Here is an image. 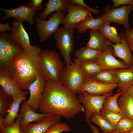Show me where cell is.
<instances>
[{
    "label": "cell",
    "mask_w": 133,
    "mask_h": 133,
    "mask_svg": "<svg viewBox=\"0 0 133 133\" xmlns=\"http://www.w3.org/2000/svg\"><path fill=\"white\" fill-rule=\"evenodd\" d=\"M71 3L69 0H49L42 12L37 14L41 19L45 20L47 16L54 12H61L67 10Z\"/></svg>",
    "instance_id": "21"
},
{
    "label": "cell",
    "mask_w": 133,
    "mask_h": 133,
    "mask_svg": "<svg viewBox=\"0 0 133 133\" xmlns=\"http://www.w3.org/2000/svg\"><path fill=\"white\" fill-rule=\"evenodd\" d=\"M113 50L112 46H108L95 61L102 69H116L132 67L129 66L123 62L116 59L112 54Z\"/></svg>",
    "instance_id": "16"
},
{
    "label": "cell",
    "mask_w": 133,
    "mask_h": 133,
    "mask_svg": "<svg viewBox=\"0 0 133 133\" xmlns=\"http://www.w3.org/2000/svg\"><path fill=\"white\" fill-rule=\"evenodd\" d=\"M126 133H133V128L129 131Z\"/></svg>",
    "instance_id": "44"
},
{
    "label": "cell",
    "mask_w": 133,
    "mask_h": 133,
    "mask_svg": "<svg viewBox=\"0 0 133 133\" xmlns=\"http://www.w3.org/2000/svg\"><path fill=\"white\" fill-rule=\"evenodd\" d=\"M118 84H109L95 80L91 77H86L80 90L93 96L103 95L113 92Z\"/></svg>",
    "instance_id": "13"
},
{
    "label": "cell",
    "mask_w": 133,
    "mask_h": 133,
    "mask_svg": "<svg viewBox=\"0 0 133 133\" xmlns=\"http://www.w3.org/2000/svg\"><path fill=\"white\" fill-rule=\"evenodd\" d=\"M104 22L103 20L101 17L95 18L90 13L75 28L77 30V33H83L88 29L100 30Z\"/></svg>",
    "instance_id": "23"
},
{
    "label": "cell",
    "mask_w": 133,
    "mask_h": 133,
    "mask_svg": "<svg viewBox=\"0 0 133 133\" xmlns=\"http://www.w3.org/2000/svg\"><path fill=\"white\" fill-rule=\"evenodd\" d=\"M116 71L119 81L118 90L121 92L127 91L133 84V67L116 69Z\"/></svg>",
    "instance_id": "22"
},
{
    "label": "cell",
    "mask_w": 133,
    "mask_h": 133,
    "mask_svg": "<svg viewBox=\"0 0 133 133\" xmlns=\"http://www.w3.org/2000/svg\"><path fill=\"white\" fill-rule=\"evenodd\" d=\"M70 130V128L67 124L64 122H60L51 126L45 133L68 132Z\"/></svg>",
    "instance_id": "36"
},
{
    "label": "cell",
    "mask_w": 133,
    "mask_h": 133,
    "mask_svg": "<svg viewBox=\"0 0 133 133\" xmlns=\"http://www.w3.org/2000/svg\"><path fill=\"white\" fill-rule=\"evenodd\" d=\"M20 111L23 112V115L20 121V126L26 125L32 122L36 123L40 122L50 114L36 113L31 108L25 100L21 102L20 110Z\"/></svg>",
    "instance_id": "20"
},
{
    "label": "cell",
    "mask_w": 133,
    "mask_h": 133,
    "mask_svg": "<svg viewBox=\"0 0 133 133\" xmlns=\"http://www.w3.org/2000/svg\"><path fill=\"white\" fill-rule=\"evenodd\" d=\"M109 133H119L118 132L116 131L115 130V131L113 132H110Z\"/></svg>",
    "instance_id": "45"
},
{
    "label": "cell",
    "mask_w": 133,
    "mask_h": 133,
    "mask_svg": "<svg viewBox=\"0 0 133 133\" xmlns=\"http://www.w3.org/2000/svg\"><path fill=\"white\" fill-rule=\"evenodd\" d=\"M41 49L34 45L17 54L11 63L14 79L23 90L28 89L40 73V57Z\"/></svg>",
    "instance_id": "2"
},
{
    "label": "cell",
    "mask_w": 133,
    "mask_h": 133,
    "mask_svg": "<svg viewBox=\"0 0 133 133\" xmlns=\"http://www.w3.org/2000/svg\"><path fill=\"white\" fill-rule=\"evenodd\" d=\"M115 130L119 133H126L133 128V119L124 116L115 127Z\"/></svg>",
    "instance_id": "33"
},
{
    "label": "cell",
    "mask_w": 133,
    "mask_h": 133,
    "mask_svg": "<svg viewBox=\"0 0 133 133\" xmlns=\"http://www.w3.org/2000/svg\"><path fill=\"white\" fill-rule=\"evenodd\" d=\"M65 14V11L55 12L51 15L47 20L41 19L35 16L36 27L41 43L44 42L56 32L59 25L63 24Z\"/></svg>",
    "instance_id": "6"
},
{
    "label": "cell",
    "mask_w": 133,
    "mask_h": 133,
    "mask_svg": "<svg viewBox=\"0 0 133 133\" xmlns=\"http://www.w3.org/2000/svg\"><path fill=\"white\" fill-rule=\"evenodd\" d=\"M90 120L97 125L104 133H109L115 130V128L100 115L94 113Z\"/></svg>",
    "instance_id": "31"
},
{
    "label": "cell",
    "mask_w": 133,
    "mask_h": 133,
    "mask_svg": "<svg viewBox=\"0 0 133 133\" xmlns=\"http://www.w3.org/2000/svg\"><path fill=\"white\" fill-rule=\"evenodd\" d=\"M87 122L90 127L91 131L93 133H100L97 127L94 126L90 121Z\"/></svg>",
    "instance_id": "42"
},
{
    "label": "cell",
    "mask_w": 133,
    "mask_h": 133,
    "mask_svg": "<svg viewBox=\"0 0 133 133\" xmlns=\"http://www.w3.org/2000/svg\"><path fill=\"white\" fill-rule=\"evenodd\" d=\"M17 118L14 124L9 127H0V133H21L20 128V123L23 114L22 111Z\"/></svg>",
    "instance_id": "35"
},
{
    "label": "cell",
    "mask_w": 133,
    "mask_h": 133,
    "mask_svg": "<svg viewBox=\"0 0 133 133\" xmlns=\"http://www.w3.org/2000/svg\"><path fill=\"white\" fill-rule=\"evenodd\" d=\"M102 52L85 46L80 48L74 55L81 62L95 61Z\"/></svg>",
    "instance_id": "26"
},
{
    "label": "cell",
    "mask_w": 133,
    "mask_h": 133,
    "mask_svg": "<svg viewBox=\"0 0 133 133\" xmlns=\"http://www.w3.org/2000/svg\"><path fill=\"white\" fill-rule=\"evenodd\" d=\"M67 11L63 24L64 27L71 29L75 28L91 13L89 10L81 5L71 4Z\"/></svg>",
    "instance_id": "10"
},
{
    "label": "cell",
    "mask_w": 133,
    "mask_h": 133,
    "mask_svg": "<svg viewBox=\"0 0 133 133\" xmlns=\"http://www.w3.org/2000/svg\"><path fill=\"white\" fill-rule=\"evenodd\" d=\"M11 33L10 34L12 40L26 50L32 46L29 35L24 28L22 22L14 19L12 22Z\"/></svg>",
    "instance_id": "18"
},
{
    "label": "cell",
    "mask_w": 133,
    "mask_h": 133,
    "mask_svg": "<svg viewBox=\"0 0 133 133\" xmlns=\"http://www.w3.org/2000/svg\"><path fill=\"white\" fill-rule=\"evenodd\" d=\"M90 37L86 46L103 51L106 38L97 30H90L89 32Z\"/></svg>",
    "instance_id": "25"
},
{
    "label": "cell",
    "mask_w": 133,
    "mask_h": 133,
    "mask_svg": "<svg viewBox=\"0 0 133 133\" xmlns=\"http://www.w3.org/2000/svg\"><path fill=\"white\" fill-rule=\"evenodd\" d=\"M43 0H30L27 4L34 10L36 11L41 10L44 9L45 5L42 4Z\"/></svg>",
    "instance_id": "37"
},
{
    "label": "cell",
    "mask_w": 133,
    "mask_h": 133,
    "mask_svg": "<svg viewBox=\"0 0 133 133\" xmlns=\"http://www.w3.org/2000/svg\"><path fill=\"white\" fill-rule=\"evenodd\" d=\"M124 33L130 50L133 53V28L127 30Z\"/></svg>",
    "instance_id": "38"
},
{
    "label": "cell",
    "mask_w": 133,
    "mask_h": 133,
    "mask_svg": "<svg viewBox=\"0 0 133 133\" xmlns=\"http://www.w3.org/2000/svg\"><path fill=\"white\" fill-rule=\"evenodd\" d=\"M100 115L115 127L118 122L124 116L119 112L102 110L101 111Z\"/></svg>",
    "instance_id": "34"
},
{
    "label": "cell",
    "mask_w": 133,
    "mask_h": 133,
    "mask_svg": "<svg viewBox=\"0 0 133 133\" xmlns=\"http://www.w3.org/2000/svg\"><path fill=\"white\" fill-rule=\"evenodd\" d=\"M79 94L78 98L84 106L86 120L87 122L90 121L93 114L100 115L105 99L108 96L113 95V92L98 96L91 95L85 91L81 92Z\"/></svg>",
    "instance_id": "8"
},
{
    "label": "cell",
    "mask_w": 133,
    "mask_h": 133,
    "mask_svg": "<svg viewBox=\"0 0 133 133\" xmlns=\"http://www.w3.org/2000/svg\"><path fill=\"white\" fill-rule=\"evenodd\" d=\"M40 73L46 81L61 83L63 64L59 54L53 50H41Z\"/></svg>",
    "instance_id": "3"
},
{
    "label": "cell",
    "mask_w": 133,
    "mask_h": 133,
    "mask_svg": "<svg viewBox=\"0 0 133 133\" xmlns=\"http://www.w3.org/2000/svg\"><path fill=\"white\" fill-rule=\"evenodd\" d=\"M120 36L122 42L115 45L112 44L108 39H106L105 44L104 50L109 45L113 48L112 54L114 57H117L122 59L128 66H133V55L131 52L124 33L122 32Z\"/></svg>",
    "instance_id": "14"
},
{
    "label": "cell",
    "mask_w": 133,
    "mask_h": 133,
    "mask_svg": "<svg viewBox=\"0 0 133 133\" xmlns=\"http://www.w3.org/2000/svg\"><path fill=\"white\" fill-rule=\"evenodd\" d=\"M0 10L5 14L1 19V22L8 18L14 17L19 21H26L30 24L34 23V17L36 11L27 4H21L16 8L10 9L0 7Z\"/></svg>",
    "instance_id": "11"
},
{
    "label": "cell",
    "mask_w": 133,
    "mask_h": 133,
    "mask_svg": "<svg viewBox=\"0 0 133 133\" xmlns=\"http://www.w3.org/2000/svg\"><path fill=\"white\" fill-rule=\"evenodd\" d=\"M13 100L12 97L0 87V118H3L8 114Z\"/></svg>",
    "instance_id": "29"
},
{
    "label": "cell",
    "mask_w": 133,
    "mask_h": 133,
    "mask_svg": "<svg viewBox=\"0 0 133 133\" xmlns=\"http://www.w3.org/2000/svg\"><path fill=\"white\" fill-rule=\"evenodd\" d=\"M61 117L50 114L40 122L20 126V130L21 133H45L52 126L60 122Z\"/></svg>",
    "instance_id": "15"
},
{
    "label": "cell",
    "mask_w": 133,
    "mask_h": 133,
    "mask_svg": "<svg viewBox=\"0 0 133 133\" xmlns=\"http://www.w3.org/2000/svg\"><path fill=\"white\" fill-rule=\"evenodd\" d=\"M24 50L14 41L10 34L0 32V69L13 70L11 63L18 53Z\"/></svg>",
    "instance_id": "5"
},
{
    "label": "cell",
    "mask_w": 133,
    "mask_h": 133,
    "mask_svg": "<svg viewBox=\"0 0 133 133\" xmlns=\"http://www.w3.org/2000/svg\"><path fill=\"white\" fill-rule=\"evenodd\" d=\"M91 77L96 80L105 83L118 84L119 83L116 69L103 70Z\"/></svg>",
    "instance_id": "27"
},
{
    "label": "cell",
    "mask_w": 133,
    "mask_h": 133,
    "mask_svg": "<svg viewBox=\"0 0 133 133\" xmlns=\"http://www.w3.org/2000/svg\"><path fill=\"white\" fill-rule=\"evenodd\" d=\"M46 82V81L40 73L37 75L35 80L29 88L28 90L30 93V96L26 101V102L35 112L38 109Z\"/></svg>",
    "instance_id": "12"
},
{
    "label": "cell",
    "mask_w": 133,
    "mask_h": 133,
    "mask_svg": "<svg viewBox=\"0 0 133 133\" xmlns=\"http://www.w3.org/2000/svg\"><path fill=\"white\" fill-rule=\"evenodd\" d=\"M0 86L13 98L23 90L15 80L13 71L0 69Z\"/></svg>",
    "instance_id": "17"
},
{
    "label": "cell",
    "mask_w": 133,
    "mask_h": 133,
    "mask_svg": "<svg viewBox=\"0 0 133 133\" xmlns=\"http://www.w3.org/2000/svg\"><path fill=\"white\" fill-rule=\"evenodd\" d=\"M131 22L132 23V25H133V20H132L131 21Z\"/></svg>",
    "instance_id": "46"
},
{
    "label": "cell",
    "mask_w": 133,
    "mask_h": 133,
    "mask_svg": "<svg viewBox=\"0 0 133 133\" xmlns=\"http://www.w3.org/2000/svg\"><path fill=\"white\" fill-rule=\"evenodd\" d=\"M127 91L129 95L133 98V84L127 89Z\"/></svg>",
    "instance_id": "43"
},
{
    "label": "cell",
    "mask_w": 133,
    "mask_h": 133,
    "mask_svg": "<svg viewBox=\"0 0 133 133\" xmlns=\"http://www.w3.org/2000/svg\"><path fill=\"white\" fill-rule=\"evenodd\" d=\"M112 1L114 8L120 5H127L133 6V0H113Z\"/></svg>",
    "instance_id": "40"
},
{
    "label": "cell",
    "mask_w": 133,
    "mask_h": 133,
    "mask_svg": "<svg viewBox=\"0 0 133 133\" xmlns=\"http://www.w3.org/2000/svg\"><path fill=\"white\" fill-rule=\"evenodd\" d=\"M71 4H78L89 10L91 12L95 14H99V11L97 7L95 8H91L87 5L83 0H69Z\"/></svg>",
    "instance_id": "39"
},
{
    "label": "cell",
    "mask_w": 133,
    "mask_h": 133,
    "mask_svg": "<svg viewBox=\"0 0 133 133\" xmlns=\"http://www.w3.org/2000/svg\"><path fill=\"white\" fill-rule=\"evenodd\" d=\"M124 92L120 91L118 90L114 95H110L107 97L104 101L103 108L102 110L113 111L121 114L117 104V100L118 97Z\"/></svg>",
    "instance_id": "30"
},
{
    "label": "cell",
    "mask_w": 133,
    "mask_h": 133,
    "mask_svg": "<svg viewBox=\"0 0 133 133\" xmlns=\"http://www.w3.org/2000/svg\"><path fill=\"white\" fill-rule=\"evenodd\" d=\"M110 23L104 21L101 27L100 30V32L107 39L115 44L120 43L122 39L117 33L116 28L110 25Z\"/></svg>",
    "instance_id": "28"
},
{
    "label": "cell",
    "mask_w": 133,
    "mask_h": 133,
    "mask_svg": "<svg viewBox=\"0 0 133 133\" xmlns=\"http://www.w3.org/2000/svg\"><path fill=\"white\" fill-rule=\"evenodd\" d=\"M29 92V91L23 90L13 98L8 114L4 118H0V127H9L14 124L19 115L18 113L21 102L26 100V95Z\"/></svg>",
    "instance_id": "19"
},
{
    "label": "cell",
    "mask_w": 133,
    "mask_h": 133,
    "mask_svg": "<svg viewBox=\"0 0 133 133\" xmlns=\"http://www.w3.org/2000/svg\"><path fill=\"white\" fill-rule=\"evenodd\" d=\"M133 9V6L130 5H122L120 7L115 8L108 5L104 8L105 13L101 17L104 21L122 24L125 29L128 30L130 29L129 15Z\"/></svg>",
    "instance_id": "9"
},
{
    "label": "cell",
    "mask_w": 133,
    "mask_h": 133,
    "mask_svg": "<svg viewBox=\"0 0 133 133\" xmlns=\"http://www.w3.org/2000/svg\"><path fill=\"white\" fill-rule=\"evenodd\" d=\"M74 29L65 27L59 28L54 33L57 47L62 55L66 65L72 63L70 54L74 50Z\"/></svg>",
    "instance_id": "7"
},
{
    "label": "cell",
    "mask_w": 133,
    "mask_h": 133,
    "mask_svg": "<svg viewBox=\"0 0 133 133\" xmlns=\"http://www.w3.org/2000/svg\"><path fill=\"white\" fill-rule=\"evenodd\" d=\"M119 109L124 116L133 119V98L127 91L124 92L117 100Z\"/></svg>",
    "instance_id": "24"
},
{
    "label": "cell",
    "mask_w": 133,
    "mask_h": 133,
    "mask_svg": "<svg viewBox=\"0 0 133 133\" xmlns=\"http://www.w3.org/2000/svg\"><path fill=\"white\" fill-rule=\"evenodd\" d=\"M11 27L8 23L2 24L0 23V32H5L8 30H11Z\"/></svg>",
    "instance_id": "41"
},
{
    "label": "cell",
    "mask_w": 133,
    "mask_h": 133,
    "mask_svg": "<svg viewBox=\"0 0 133 133\" xmlns=\"http://www.w3.org/2000/svg\"><path fill=\"white\" fill-rule=\"evenodd\" d=\"M81 68L86 77H91L103 70L95 61L81 62Z\"/></svg>",
    "instance_id": "32"
},
{
    "label": "cell",
    "mask_w": 133,
    "mask_h": 133,
    "mask_svg": "<svg viewBox=\"0 0 133 133\" xmlns=\"http://www.w3.org/2000/svg\"><path fill=\"white\" fill-rule=\"evenodd\" d=\"M81 62L79 60L75 59L71 64L66 65L61 77V83L75 94L81 92L86 77L80 67Z\"/></svg>",
    "instance_id": "4"
},
{
    "label": "cell",
    "mask_w": 133,
    "mask_h": 133,
    "mask_svg": "<svg viewBox=\"0 0 133 133\" xmlns=\"http://www.w3.org/2000/svg\"><path fill=\"white\" fill-rule=\"evenodd\" d=\"M38 109L41 113L72 118L85 109L75 93L61 83L46 81Z\"/></svg>",
    "instance_id": "1"
}]
</instances>
